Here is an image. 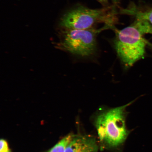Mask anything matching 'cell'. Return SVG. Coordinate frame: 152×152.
<instances>
[{"label": "cell", "instance_id": "cell-1", "mask_svg": "<svg viewBox=\"0 0 152 152\" xmlns=\"http://www.w3.org/2000/svg\"><path fill=\"white\" fill-rule=\"evenodd\" d=\"M132 102L101 110L95 115L93 124L101 149L116 151L123 147L130 132L126 126V110Z\"/></svg>", "mask_w": 152, "mask_h": 152}, {"label": "cell", "instance_id": "cell-2", "mask_svg": "<svg viewBox=\"0 0 152 152\" xmlns=\"http://www.w3.org/2000/svg\"><path fill=\"white\" fill-rule=\"evenodd\" d=\"M116 31L114 46L117 54L125 66H132L143 58L148 42L134 23Z\"/></svg>", "mask_w": 152, "mask_h": 152}, {"label": "cell", "instance_id": "cell-3", "mask_svg": "<svg viewBox=\"0 0 152 152\" xmlns=\"http://www.w3.org/2000/svg\"><path fill=\"white\" fill-rule=\"evenodd\" d=\"M111 7L91 9L79 6L66 13L61 19L60 26L64 29L85 30L94 28L99 23L112 26L115 11Z\"/></svg>", "mask_w": 152, "mask_h": 152}, {"label": "cell", "instance_id": "cell-4", "mask_svg": "<svg viewBox=\"0 0 152 152\" xmlns=\"http://www.w3.org/2000/svg\"><path fill=\"white\" fill-rule=\"evenodd\" d=\"M102 28L99 30L94 28L85 30L64 29L62 31L58 46L59 48L78 56H92L96 50V35Z\"/></svg>", "mask_w": 152, "mask_h": 152}, {"label": "cell", "instance_id": "cell-5", "mask_svg": "<svg viewBox=\"0 0 152 152\" xmlns=\"http://www.w3.org/2000/svg\"><path fill=\"white\" fill-rule=\"evenodd\" d=\"M99 148L98 140L93 136L73 134L65 152H98Z\"/></svg>", "mask_w": 152, "mask_h": 152}, {"label": "cell", "instance_id": "cell-6", "mask_svg": "<svg viewBox=\"0 0 152 152\" xmlns=\"http://www.w3.org/2000/svg\"><path fill=\"white\" fill-rule=\"evenodd\" d=\"M130 12L135 15L136 19L134 23L142 34H152V9L144 11L134 9Z\"/></svg>", "mask_w": 152, "mask_h": 152}, {"label": "cell", "instance_id": "cell-7", "mask_svg": "<svg viewBox=\"0 0 152 152\" xmlns=\"http://www.w3.org/2000/svg\"><path fill=\"white\" fill-rule=\"evenodd\" d=\"M73 135L71 134L68 135L47 152H65L66 146L71 141Z\"/></svg>", "mask_w": 152, "mask_h": 152}, {"label": "cell", "instance_id": "cell-8", "mask_svg": "<svg viewBox=\"0 0 152 152\" xmlns=\"http://www.w3.org/2000/svg\"><path fill=\"white\" fill-rule=\"evenodd\" d=\"M0 146V152H11L9 149L8 144L4 140H1Z\"/></svg>", "mask_w": 152, "mask_h": 152}, {"label": "cell", "instance_id": "cell-9", "mask_svg": "<svg viewBox=\"0 0 152 152\" xmlns=\"http://www.w3.org/2000/svg\"><path fill=\"white\" fill-rule=\"evenodd\" d=\"M97 1H98L99 3L104 5H106L108 3V0H97Z\"/></svg>", "mask_w": 152, "mask_h": 152}, {"label": "cell", "instance_id": "cell-10", "mask_svg": "<svg viewBox=\"0 0 152 152\" xmlns=\"http://www.w3.org/2000/svg\"><path fill=\"white\" fill-rule=\"evenodd\" d=\"M151 45V47H152V45Z\"/></svg>", "mask_w": 152, "mask_h": 152}]
</instances>
